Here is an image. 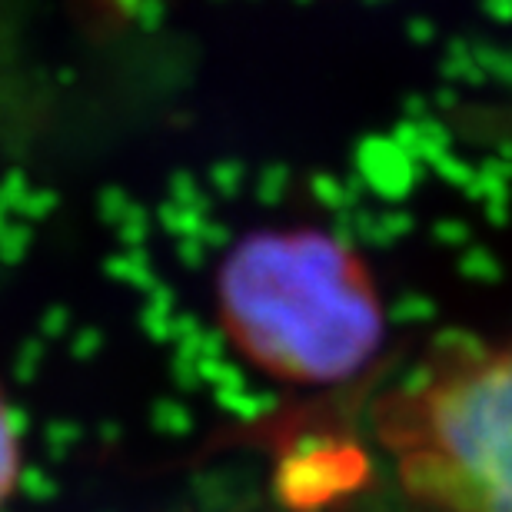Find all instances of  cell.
<instances>
[{"label":"cell","mask_w":512,"mask_h":512,"mask_svg":"<svg viewBox=\"0 0 512 512\" xmlns=\"http://www.w3.org/2000/svg\"><path fill=\"white\" fill-rule=\"evenodd\" d=\"M20 473V429L4 389H0V509L10 499Z\"/></svg>","instance_id":"obj_3"},{"label":"cell","mask_w":512,"mask_h":512,"mask_svg":"<svg viewBox=\"0 0 512 512\" xmlns=\"http://www.w3.org/2000/svg\"><path fill=\"white\" fill-rule=\"evenodd\" d=\"M396 476L429 512H512V336L433 353L380 406Z\"/></svg>","instance_id":"obj_2"},{"label":"cell","mask_w":512,"mask_h":512,"mask_svg":"<svg viewBox=\"0 0 512 512\" xmlns=\"http://www.w3.org/2000/svg\"><path fill=\"white\" fill-rule=\"evenodd\" d=\"M217 316L253 370L293 386H336L373 363L386 313L353 243L316 227L243 237L220 263Z\"/></svg>","instance_id":"obj_1"}]
</instances>
